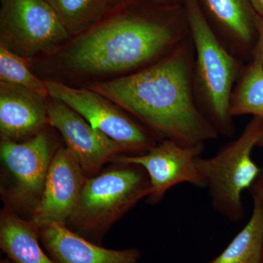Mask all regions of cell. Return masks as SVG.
I'll return each instance as SVG.
<instances>
[{"label": "cell", "instance_id": "obj_1", "mask_svg": "<svg viewBox=\"0 0 263 263\" xmlns=\"http://www.w3.org/2000/svg\"><path fill=\"white\" fill-rule=\"evenodd\" d=\"M194 60L189 35L154 63L130 75L95 83L88 88L127 110L162 141L183 146L205 145L219 136L197 105Z\"/></svg>", "mask_w": 263, "mask_h": 263}, {"label": "cell", "instance_id": "obj_2", "mask_svg": "<svg viewBox=\"0 0 263 263\" xmlns=\"http://www.w3.org/2000/svg\"><path fill=\"white\" fill-rule=\"evenodd\" d=\"M190 35L174 19L117 12L76 38L65 54L71 69L89 75L141 70Z\"/></svg>", "mask_w": 263, "mask_h": 263}, {"label": "cell", "instance_id": "obj_3", "mask_svg": "<svg viewBox=\"0 0 263 263\" xmlns=\"http://www.w3.org/2000/svg\"><path fill=\"white\" fill-rule=\"evenodd\" d=\"M184 11L195 51L197 105L219 136L230 138L235 129L230 112L232 95L245 65L219 41L198 0H184Z\"/></svg>", "mask_w": 263, "mask_h": 263}, {"label": "cell", "instance_id": "obj_4", "mask_svg": "<svg viewBox=\"0 0 263 263\" xmlns=\"http://www.w3.org/2000/svg\"><path fill=\"white\" fill-rule=\"evenodd\" d=\"M88 178L66 227L86 240L102 245L104 235L143 197L149 195L145 170L133 164Z\"/></svg>", "mask_w": 263, "mask_h": 263}, {"label": "cell", "instance_id": "obj_5", "mask_svg": "<svg viewBox=\"0 0 263 263\" xmlns=\"http://www.w3.org/2000/svg\"><path fill=\"white\" fill-rule=\"evenodd\" d=\"M262 136L263 118L254 117L241 134L221 146L215 155L196 159L213 209L231 222L245 218L242 194L250 189L262 171L252 154Z\"/></svg>", "mask_w": 263, "mask_h": 263}, {"label": "cell", "instance_id": "obj_6", "mask_svg": "<svg viewBox=\"0 0 263 263\" xmlns=\"http://www.w3.org/2000/svg\"><path fill=\"white\" fill-rule=\"evenodd\" d=\"M0 3L1 43L20 56L51 51L71 36L46 0H0Z\"/></svg>", "mask_w": 263, "mask_h": 263}, {"label": "cell", "instance_id": "obj_7", "mask_svg": "<svg viewBox=\"0 0 263 263\" xmlns=\"http://www.w3.org/2000/svg\"><path fill=\"white\" fill-rule=\"evenodd\" d=\"M48 95L68 105L101 131L135 156L143 155L157 144L155 135L123 112L118 105L103 95L89 89H76L60 81H45Z\"/></svg>", "mask_w": 263, "mask_h": 263}, {"label": "cell", "instance_id": "obj_8", "mask_svg": "<svg viewBox=\"0 0 263 263\" xmlns=\"http://www.w3.org/2000/svg\"><path fill=\"white\" fill-rule=\"evenodd\" d=\"M204 148L203 144L183 146L163 140L143 155H121L114 162L137 164L145 170L151 186L147 200L154 204L160 202L169 190L180 183L206 187L196 165V159L203 153Z\"/></svg>", "mask_w": 263, "mask_h": 263}, {"label": "cell", "instance_id": "obj_9", "mask_svg": "<svg viewBox=\"0 0 263 263\" xmlns=\"http://www.w3.org/2000/svg\"><path fill=\"white\" fill-rule=\"evenodd\" d=\"M54 154L43 132L27 141H1L2 162L13 181L12 201L34 210L42 196Z\"/></svg>", "mask_w": 263, "mask_h": 263}, {"label": "cell", "instance_id": "obj_10", "mask_svg": "<svg viewBox=\"0 0 263 263\" xmlns=\"http://www.w3.org/2000/svg\"><path fill=\"white\" fill-rule=\"evenodd\" d=\"M88 177L67 147L57 151L52 159L42 196L32 212L31 222L40 230L58 224L66 226Z\"/></svg>", "mask_w": 263, "mask_h": 263}, {"label": "cell", "instance_id": "obj_11", "mask_svg": "<svg viewBox=\"0 0 263 263\" xmlns=\"http://www.w3.org/2000/svg\"><path fill=\"white\" fill-rule=\"evenodd\" d=\"M48 122L61 133L88 178L98 174L104 164L127 153L122 145L95 129L80 114L58 100L48 105Z\"/></svg>", "mask_w": 263, "mask_h": 263}, {"label": "cell", "instance_id": "obj_12", "mask_svg": "<svg viewBox=\"0 0 263 263\" xmlns=\"http://www.w3.org/2000/svg\"><path fill=\"white\" fill-rule=\"evenodd\" d=\"M45 99L22 86L1 81V141H27L41 133L48 123Z\"/></svg>", "mask_w": 263, "mask_h": 263}, {"label": "cell", "instance_id": "obj_13", "mask_svg": "<svg viewBox=\"0 0 263 263\" xmlns=\"http://www.w3.org/2000/svg\"><path fill=\"white\" fill-rule=\"evenodd\" d=\"M37 231L41 246L56 263H138L141 259L138 249H106L66 226L52 224Z\"/></svg>", "mask_w": 263, "mask_h": 263}, {"label": "cell", "instance_id": "obj_14", "mask_svg": "<svg viewBox=\"0 0 263 263\" xmlns=\"http://www.w3.org/2000/svg\"><path fill=\"white\" fill-rule=\"evenodd\" d=\"M202 1L217 26L214 33L227 49L242 62L251 52L254 55L259 18L249 0Z\"/></svg>", "mask_w": 263, "mask_h": 263}, {"label": "cell", "instance_id": "obj_15", "mask_svg": "<svg viewBox=\"0 0 263 263\" xmlns=\"http://www.w3.org/2000/svg\"><path fill=\"white\" fill-rule=\"evenodd\" d=\"M30 221L4 209L0 215V248L15 263H56L43 251Z\"/></svg>", "mask_w": 263, "mask_h": 263}, {"label": "cell", "instance_id": "obj_16", "mask_svg": "<svg viewBox=\"0 0 263 263\" xmlns=\"http://www.w3.org/2000/svg\"><path fill=\"white\" fill-rule=\"evenodd\" d=\"M253 198V212L247 224L217 257L207 263H262L263 208Z\"/></svg>", "mask_w": 263, "mask_h": 263}, {"label": "cell", "instance_id": "obj_17", "mask_svg": "<svg viewBox=\"0 0 263 263\" xmlns=\"http://www.w3.org/2000/svg\"><path fill=\"white\" fill-rule=\"evenodd\" d=\"M70 35L81 34L101 22L117 0H46Z\"/></svg>", "mask_w": 263, "mask_h": 263}, {"label": "cell", "instance_id": "obj_18", "mask_svg": "<svg viewBox=\"0 0 263 263\" xmlns=\"http://www.w3.org/2000/svg\"><path fill=\"white\" fill-rule=\"evenodd\" d=\"M230 112L233 118L247 114L263 118V67L257 55L245 66L235 84Z\"/></svg>", "mask_w": 263, "mask_h": 263}, {"label": "cell", "instance_id": "obj_19", "mask_svg": "<svg viewBox=\"0 0 263 263\" xmlns=\"http://www.w3.org/2000/svg\"><path fill=\"white\" fill-rule=\"evenodd\" d=\"M0 80L22 86L46 98L48 95L46 82L31 72L27 62L20 55L0 43Z\"/></svg>", "mask_w": 263, "mask_h": 263}, {"label": "cell", "instance_id": "obj_20", "mask_svg": "<svg viewBox=\"0 0 263 263\" xmlns=\"http://www.w3.org/2000/svg\"><path fill=\"white\" fill-rule=\"evenodd\" d=\"M252 196H256L259 199L263 208V169L259 174L258 178L254 181L252 186L249 189ZM262 263H263V252H262Z\"/></svg>", "mask_w": 263, "mask_h": 263}, {"label": "cell", "instance_id": "obj_21", "mask_svg": "<svg viewBox=\"0 0 263 263\" xmlns=\"http://www.w3.org/2000/svg\"><path fill=\"white\" fill-rule=\"evenodd\" d=\"M257 27H258V39H257V46H256L254 55H257L259 57L263 67V18L259 17Z\"/></svg>", "mask_w": 263, "mask_h": 263}, {"label": "cell", "instance_id": "obj_22", "mask_svg": "<svg viewBox=\"0 0 263 263\" xmlns=\"http://www.w3.org/2000/svg\"><path fill=\"white\" fill-rule=\"evenodd\" d=\"M256 14L263 18V0H249Z\"/></svg>", "mask_w": 263, "mask_h": 263}, {"label": "cell", "instance_id": "obj_23", "mask_svg": "<svg viewBox=\"0 0 263 263\" xmlns=\"http://www.w3.org/2000/svg\"><path fill=\"white\" fill-rule=\"evenodd\" d=\"M129 1V0H117L118 4L119 3H124V2ZM153 1L157 2L159 3H164V4H167V3H175L176 0H153Z\"/></svg>", "mask_w": 263, "mask_h": 263}, {"label": "cell", "instance_id": "obj_24", "mask_svg": "<svg viewBox=\"0 0 263 263\" xmlns=\"http://www.w3.org/2000/svg\"><path fill=\"white\" fill-rule=\"evenodd\" d=\"M0 263H15L14 261L13 260V259H11L10 258V257H8V256H7L6 258L2 259L1 261H0Z\"/></svg>", "mask_w": 263, "mask_h": 263}, {"label": "cell", "instance_id": "obj_25", "mask_svg": "<svg viewBox=\"0 0 263 263\" xmlns=\"http://www.w3.org/2000/svg\"><path fill=\"white\" fill-rule=\"evenodd\" d=\"M257 146L260 147V148H263V136L261 137L260 139H259Z\"/></svg>", "mask_w": 263, "mask_h": 263}]
</instances>
